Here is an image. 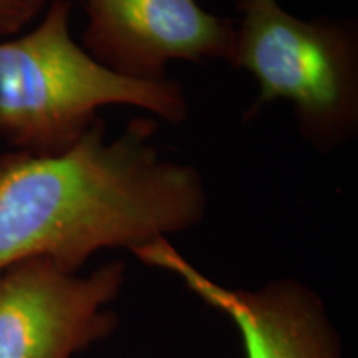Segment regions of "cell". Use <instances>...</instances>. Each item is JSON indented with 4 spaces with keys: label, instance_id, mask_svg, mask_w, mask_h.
Returning a JSON list of instances; mask_svg holds the SVG:
<instances>
[{
    "label": "cell",
    "instance_id": "4",
    "mask_svg": "<svg viewBox=\"0 0 358 358\" xmlns=\"http://www.w3.org/2000/svg\"><path fill=\"white\" fill-rule=\"evenodd\" d=\"M120 261L80 275L45 257L0 271V358H71L113 332Z\"/></svg>",
    "mask_w": 358,
    "mask_h": 358
},
{
    "label": "cell",
    "instance_id": "5",
    "mask_svg": "<svg viewBox=\"0 0 358 358\" xmlns=\"http://www.w3.org/2000/svg\"><path fill=\"white\" fill-rule=\"evenodd\" d=\"M82 47L98 64L136 82H164L174 62L231 64L236 24L198 0H83Z\"/></svg>",
    "mask_w": 358,
    "mask_h": 358
},
{
    "label": "cell",
    "instance_id": "6",
    "mask_svg": "<svg viewBox=\"0 0 358 358\" xmlns=\"http://www.w3.org/2000/svg\"><path fill=\"white\" fill-rule=\"evenodd\" d=\"M133 254L178 275L191 292L226 313L243 337L245 358H340L324 303L301 282L280 279L259 290L222 287L179 256L168 239Z\"/></svg>",
    "mask_w": 358,
    "mask_h": 358
},
{
    "label": "cell",
    "instance_id": "1",
    "mask_svg": "<svg viewBox=\"0 0 358 358\" xmlns=\"http://www.w3.org/2000/svg\"><path fill=\"white\" fill-rule=\"evenodd\" d=\"M158 128L136 116L110 140L100 116L60 155H0V271L45 257L78 272L101 249L136 252L203 222L204 179L164 158Z\"/></svg>",
    "mask_w": 358,
    "mask_h": 358
},
{
    "label": "cell",
    "instance_id": "3",
    "mask_svg": "<svg viewBox=\"0 0 358 358\" xmlns=\"http://www.w3.org/2000/svg\"><path fill=\"white\" fill-rule=\"evenodd\" d=\"M241 19L231 65L256 80L248 111L284 101L299 133L320 153L358 134V25L352 19H301L277 0H237Z\"/></svg>",
    "mask_w": 358,
    "mask_h": 358
},
{
    "label": "cell",
    "instance_id": "2",
    "mask_svg": "<svg viewBox=\"0 0 358 358\" xmlns=\"http://www.w3.org/2000/svg\"><path fill=\"white\" fill-rule=\"evenodd\" d=\"M70 19V0H52L32 30L0 40V143L19 153L60 155L115 105L174 124L187 120L181 83L136 82L105 69L71 37Z\"/></svg>",
    "mask_w": 358,
    "mask_h": 358
},
{
    "label": "cell",
    "instance_id": "7",
    "mask_svg": "<svg viewBox=\"0 0 358 358\" xmlns=\"http://www.w3.org/2000/svg\"><path fill=\"white\" fill-rule=\"evenodd\" d=\"M52 0H0V40L15 37L47 10Z\"/></svg>",
    "mask_w": 358,
    "mask_h": 358
}]
</instances>
